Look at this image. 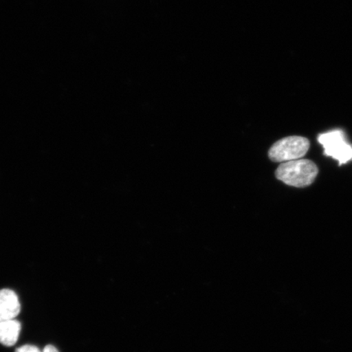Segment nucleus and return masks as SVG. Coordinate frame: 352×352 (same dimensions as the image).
I'll use <instances>...</instances> for the list:
<instances>
[{
	"label": "nucleus",
	"mask_w": 352,
	"mask_h": 352,
	"mask_svg": "<svg viewBox=\"0 0 352 352\" xmlns=\"http://www.w3.org/2000/svg\"><path fill=\"white\" fill-rule=\"evenodd\" d=\"M319 173L314 162L298 160L281 164L276 170V177L287 186L305 188L314 182Z\"/></svg>",
	"instance_id": "f257e3e1"
},
{
	"label": "nucleus",
	"mask_w": 352,
	"mask_h": 352,
	"mask_svg": "<svg viewBox=\"0 0 352 352\" xmlns=\"http://www.w3.org/2000/svg\"><path fill=\"white\" fill-rule=\"evenodd\" d=\"M310 148V142L302 136H289L276 142L268 152L272 162H284L302 160Z\"/></svg>",
	"instance_id": "f03ea898"
},
{
	"label": "nucleus",
	"mask_w": 352,
	"mask_h": 352,
	"mask_svg": "<svg viewBox=\"0 0 352 352\" xmlns=\"http://www.w3.org/2000/svg\"><path fill=\"white\" fill-rule=\"evenodd\" d=\"M318 142L324 148V155L337 160L340 166L352 160V146L346 142L345 133L342 130L320 134Z\"/></svg>",
	"instance_id": "7ed1b4c3"
},
{
	"label": "nucleus",
	"mask_w": 352,
	"mask_h": 352,
	"mask_svg": "<svg viewBox=\"0 0 352 352\" xmlns=\"http://www.w3.org/2000/svg\"><path fill=\"white\" fill-rule=\"evenodd\" d=\"M21 311L19 296L12 289L0 290V322L15 319Z\"/></svg>",
	"instance_id": "20e7f679"
},
{
	"label": "nucleus",
	"mask_w": 352,
	"mask_h": 352,
	"mask_svg": "<svg viewBox=\"0 0 352 352\" xmlns=\"http://www.w3.org/2000/svg\"><path fill=\"white\" fill-rule=\"evenodd\" d=\"M21 325L15 319L3 320L0 322V343L4 346L15 345L20 336Z\"/></svg>",
	"instance_id": "39448f33"
},
{
	"label": "nucleus",
	"mask_w": 352,
	"mask_h": 352,
	"mask_svg": "<svg viewBox=\"0 0 352 352\" xmlns=\"http://www.w3.org/2000/svg\"><path fill=\"white\" fill-rule=\"evenodd\" d=\"M15 352H43L36 346L24 345L19 347Z\"/></svg>",
	"instance_id": "423d86ee"
},
{
	"label": "nucleus",
	"mask_w": 352,
	"mask_h": 352,
	"mask_svg": "<svg viewBox=\"0 0 352 352\" xmlns=\"http://www.w3.org/2000/svg\"><path fill=\"white\" fill-rule=\"evenodd\" d=\"M43 352H59L58 350L56 349L54 346L47 345L45 349H44Z\"/></svg>",
	"instance_id": "0eeeda50"
}]
</instances>
